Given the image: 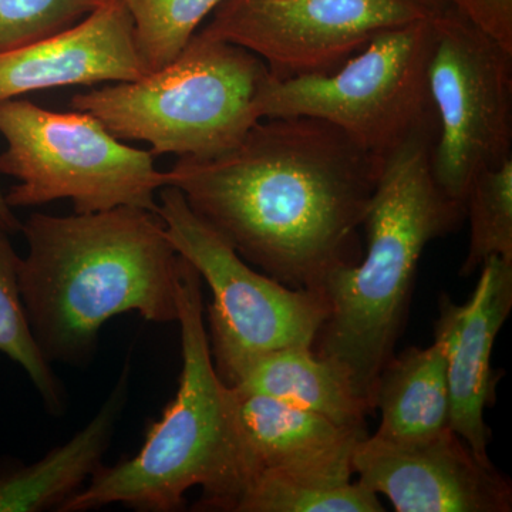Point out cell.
Wrapping results in <instances>:
<instances>
[{
  "mask_svg": "<svg viewBox=\"0 0 512 512\" xmlns=\"http://www.w3.org/2000/svg\"><path fill=\"white\" fill-rule=\"evenodd\" d=\"M382 165L328 121L291 116L258 120L224 153L178 158L167 174L249 265L289 288L322 292L362 256L359 229Z\"/></svg>",
  "mask_w": 512,
  "mask_h": 512,
  "instance_id": "obj_1",
  "label": "cell"
},
{
  "mask_svg": "<svg viewBox=\"0 0 512 512\" xmlns=\"http://www.w3.org/2000/svg\"><path fill=\"white\" fill-rule=\"evenodd\" d=\"M20 232L29 247L20 261V293L50 365L89 362L101 326L114 316L136 312L154 323L177 322L184 258L157 212H35Z\"/></svg>",
  "mask_w": 512,
  "mask_h": 512,
  "instance_id": "obj_2",
  "label": "cell"
},
{
  "mask_svg": "<svg viewBox=\"0 0 512 512\" xmlns=\"http://www.w3.org/2000/svg\"><path fill=\"white\" fill-rule=\"evenodd\" d=\"M436 137L437 126L423 128L384 158L363 221L365 255L323 286L329 313L313 349L348 367L372 410L377 379L402 333L420 256L466 218V207L434 180Z\"/></svg>",
  "mask_w": 512,
  "mask_h": 512,
  "instance_id": "obj_3",
  "label": "cell"
},
{
  "mask_svg": "<svg viewBox=\"0 0 512 512\" xmlns=\"http://www.w3.org/2000/svg\"><path fill=\"white\" fill-rule=\"evenodd\" d=\"M202 279L185 261L178 286L183 370L173 402L148 430L137 456L99 468L57 511L84 512L111 504L173 512L202 488L198 507L229 511L241 490V460L231 389L212 362L204 319Z\"/></svg>",
  "mask_w": 512,
  "mask_h": 512,
  "instance_id": "obj_4",
  "label": "cell"
},
{
  "mask_svg": "<svg viewBox=\"0 0 512 512\" xmlns=\"http://www.w3.org/2000/svg\"><path fill=\"white\" fill-rule=\"evenodd\" d=\"M269 76L254 53L197 32L163 69L77 94L70 106L119 140L150 144L154 157L208 158L261 120L256 101Z\"/></svg>",
  "mask_w": 512,
  "mask_h": 512,
  "instance_id": "obj_5",
  "label": "cell"
},
{
  "mask_svg": "<svg viewBox=\"0 0 512 512\" xmlns=\"http://www.w3.org/2000/svg\"><path fill=\"white\" fill-rule=\"evenodd\" d=\"M0 173L18 180L10 208L69 200L74 214L117 207L158 212V191L170 184L151 151L127 146L83 111L56 113L29 100L0 101Z\"/></svg>",
  "mask_w": 512,
  "mask_h": 512,
  "instance_id": "obj_6",
  "label": "cell"
},
{
  "mask_svg": "<svg viewBox=\"0 0 512 512\" xmlns=\"http://www.w3.org/2000/svg\"><path fill=\"white\" fill-rule=\"evenodd\" d=\"M433 16L384 30L333 72L269 76L256 101L259 119L325 120L384 160L437 126L429 92Z\"/></svg>",
  "mask_w": 512,
  "mask_h": 512,
  "instance_id": "obj_7",
  "label": "cell"
},
{
  "mask_svg": "<svg viewBox=\"0 0 512 512\" xmlns=\"http://www.w3.org/2000/svg\"><path fill=\"white\" fill-rule=\"evenodd\" d=\"M158 212L171 244L212 293L207 336L222 382L235 386L258 357L288 346H313L328 318L325 295L289 288L256 271L201 220L174 185L158 191Z\"/></svg>",
  "mask_w": 512,
  "mask_h": 512,
  "instance_id": "obj_8",
  "label": "cell"
},
{
  "mask_svg": "<svg viewBox=\"0 0 512 512\" xmlns=\"http://www.w3.org/2000/svg\"><path fill=\"white\" fill-rule=\"evenodd\" d=\"M429 92L434 180L464 205L474 178L512 157V50L447 5L433 16Z\"/></svg>",
  "mask_w": 512,
  "mask_h": 512,
  "instance_id": "obj_9",
  "label": "cell"
},
{
  "mask_svg": "<svg viewBox=\"0 0 512 512\" xmlns=\"http://www.w3.org/2000/svg\"><path fill=\"white\" fill-rule=\"evenodd\" d=\"M446 6L430 0H225L200 33L247 49L272 77L289 79L333 72L384 30Z\"/></svg>",
  "mask_w": 512,
  "mask_h": 512,
  "instance_id": "obj_10",
  "label": "cell"
},
{
  "mask_svg": "<svg viewBox=\"0 0 512 512\" xmlns=\"http://www.w3.org/2000/svg\"><path fill=\"white\" fill-rule=\"evenodd\" d=\"M353 473L399 512H510V481L448 427L426 440L357 441Z\"/></svg>",
  "mask_w": 512,
  "mask_h": 512,
  "instance_id": "obj_11",
  "label": "cell"
},
{
  "mask_svg": "<svg viewBox=\"0 0 512 512\" xmlns=\"http://www.w3.org/2000/svg\"><path fill=\"white\" fill-rule=\"evenodd\" d=\"M229 389L241 460L239 493L259 474L320 484L352 481L353 451L366 431L264 394Z\"/></svg>",
  "mask_w": 512,
  "mask_h": 512,
  "instance_id": "obj_12",
  "label": "cell"
},
{
  "mask_svg": "<svg viewBox=\"0 0 512 512\" xmlns=\"http://www.w3.org/2000/svg\"><path fill=\"white\" fill-rule=\"evenodd\" d=\"M470 301L457 305L444 296L436 333L446 342L450 429L474 456L491 466L490 430L484 414L493 396L491 355L512 309V262L491 256L480 269Z\"/></svg>",
  "mask_w": 512,
  "mask_h": 512,
  "instance_id": "obj_13",
  "label": "cell"
},
{
  "mask_svg": "<svg viewBox=\"0 0 512 512\" xmlns=\"http://www.w3.org/2000/svg\"><path fill=\"white\" fill-rule=\"evenodd\" d=\"M133 19L120 0H103L76 25L0 53V101L37 90L141 79Z\"/></svg>",
  "mask_w": 512,
  "mask_h": 512,
  "instance_id": "obj_14",
  "label": "cell"
},
{
  "mask_svg": "<svg viewBox=\"0 0 512 512\" xmlns=\"http://www.w3.org/2000/svg\"><path fill=\"white\" fill-rule=\"evenodd\" d=\"M128 370L99 413L73 439L28 467L0 474V512H39L60 507L103 466L127 399Z\"/></svg>",
  "mask_w": 512,
  "mask_h": 512,
  "instance_id": "obj_15",
  "label": "cell"
},
{
  "mask_svg": "<svg viewBox=\"0 0 512 512\" xmlns=\"http://www.w3.org/2000/svg\"><path fill=\"white\" fill-rule=\"evenodd\" d=\"M232 387L264 394L350 429L366 431V416L373 412L357 392L348 367L318 355L313 346H288L265 353Z\"/></svg>",
  "mask_w": 512,
  "mask_h": 512,
  "instance_id": "obj_16",
  "label": "cell"
},
{
  "mask_svg": "<svg viewBox=\"0 0 512 512\" xmlns=\"http://www.w3.org/2000/svg\"><path fill=\"white\" fill-rule=\"evenodd\" d=\"M375 409L380 439L426 440L450 427L447 348L439 333L429 348L390 357L377 379Z\"/></svg>",
  "mask_w": 512,
  "mask_h": 512,
  "instance_id": "obj_17",
  "label": "cell"
},
{
  "mask_svg": "<svg viewBox=\"0 0 512 512\" xmlns=\"http://www.w3.org/2000/svg\"><path fill=\"white\" fill-rule=\"evenodd\" d=\"M9 237L8 232L0 228V353L25 370L47 410L60 414L66 404V394L30 329L20 293L22 258L16 254Z\"/></svg>",
  "mask_w": 512,
  "mask_h": 512,
  "instance_id": "obj_18",
  "label": "cell"
},
{
  "mask_svg": "<svg viewBox=\"0 0 512 512\" xmlns=\"http://www.w3.org/2000/svg\"><path fill=\"white\" fill-rule=\"evenodd\" d=\"M379 495L360 481L320 484L259 474L232 504L231 512H382Z\"/></svg>",
  "mask_w": 512,
  "mask_h": 512,
  "instance_id": "obj_19",
  "label": "cell"
},
{
  "mask_svg": "<svg viewBox=\"0 0 512 512\" xmlns=\"http://www.w3.org/2000/svg\"><path fill=\"white\" fill-rule=\"evenodd\" d=\"M464 205L470 241L460 274L473 275L491 256L512 262V157L481 171Z\"/></svg>",
  "mask_w": 512,
  "mask_h": 512,
  "instance_id": "obj_20",
  "label": "cell"
},
{
  "mask_svg": "<svg viewBox=\"0 0 512 512\" xmlns=\"http://www.w3.org/2000/svg\"><path fill=\"white\" fill-rule=\"evenodd\" d=\"M133 19L134 40L146 74L163 69L197 35L225 0H120Z\"/></svg>",
  "mask_w": 512,
  "mask_h": 512,
  "instance_id": "obj_21",
  "label": "cell"
},
{
  "mask_svg": "<svg viewBox=\"0 0 512 512\" xmlns=\"http://www.w3.org/2000/svg\"><path fill=\"white\" fill-rule=\"evenodd\" d=\"M103 0H0V53L76 25Z\"/></svg>",
  "mask_w": 512,
  "mask_h": 512,
  "instance_id": "obj_22",
  "label": "cell"
},
{
  "mask_svg": "<svg viewBox=\"0 0 512 512\" xmlns=\"http://www.w3.org/2000/svg\"><path fill=\"white\" fill-rule=\"evenodd\" d=\"M451 8L512 50V0H446Z\"/></svg>",
  "mask_w": 512,
  "mask_h": 512,
  "instance_id": "obj_23",
  "label": "cell"
},
{
  "mask_svg": "<svg viewBox=\"0 0 512 512\" xmlns=\"http://www.w3.org/2000/svg\"><path fill=\"white\" fill-rule=\"evenodd\" d=\"M0 228L5 229L9 235L18 234L22 231V222L13 214V210L6 202L2 190H0Z\"/></svg>",
  "mask_w": 512,
  "mask_h": 512,
  "instance_id": "obj_24",
  "label": "cell"
},
{
  "mask_svg": "<svg viewBox=\"0 0 512 512\" xmlns=\"http://www.w3.org/2000/svg\"><path fill=\"white\" fill-rule=\"evenodd\" d=\"M430 2L434 3V5H439V6H446V5H448L446 0H430Z\"/></svg>",
  "mask_w": 512,
  "mask_h": 512,
  "instance_id": "obj_25",
  "label": "cell"
}]
</instances>
